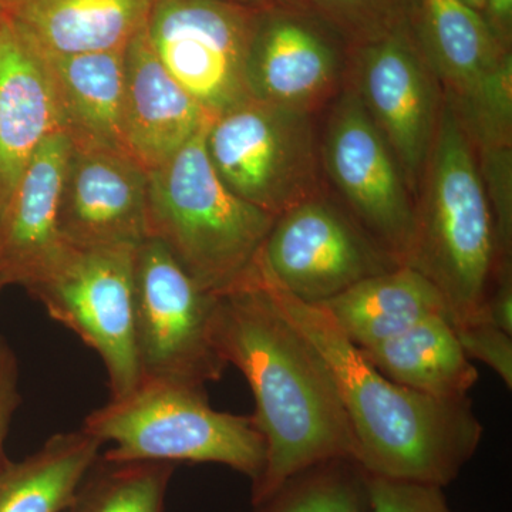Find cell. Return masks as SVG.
<instances>
[{
    "label": "cell",
    "mask_w": 512,
    "mask_h": 512,
    "mask_svg": "<svg viewBox=\"0 0 512 512\" xmlns=\"http://www.w3.org/2000/svg\"><path fill=\"white\" fill-rule=\"evenodd\" d=\"M214 340L254 394L251 417L266 447L264 471L252 484L254 507L306 468L335 458L356 461L328 366L255 276L218 295Z\"/></svg>",
    "instance_id": "obj_1"
},
{
    "label": "cell",
    "mask_w": 512,
    "mask_h": 512,
    "mask_svg": "<svg viewBox=\"0 0 512 512\" xmlns=\"http://www.w3.org/2000/svg\"><path fill=\"white\" fill-rule=\"evenodd\" d=\"M265 286L328 366L363 470L440 487L456 480L484 436L470 397L457 402L434 399L392 382L340 332L322 306Z\"/></svg>",
    "instance_id": "obj_2"
},
{
    "label": "cell",
    "mask_w": 512,
    "mask_h": 512,
    "mask_svg": "<svg viewBox=\"0 0 512 512\" xmlns=\"http://www.w3.org/2000/svg\"><path fill=\"white\" fill-rule=\"evenodd\" d=\"M403 265L436 285L454 328L483 320L495 275L511 266L503 264L498 252L476 150L444 96Z\"/></svg>",
    "instance_id": "obj_3"
},
{
    "label": "cell",
    "mask_w": 512,
    "mask_h": 512,
    "mask_svg": "<svg viewBox=\"0 0 512 512\" xmlns=\"http://www.w3.org/2000/svg\"><path fill=\"white\" fill-rule=\"evenodd\" d=\"M210 123L148 173L147 238L161 242L200 288L220 295L252 278L276 217L222 183L205 150Z\"/></svg>",
    "instance_id": "obj_4"
},
{
    "label": "cell",
    "mask_w": 512,
    "mask_h": 512,
    "mask_svg": "<svg viewBox=\"0 0 512 512\" xmlns=\"http://www.w3.org/2000/svg\"><path fill=\"white\" fill-rule=\"evenodd\" d=\"M82 429L111 444L101 458L114 463L222 464L252 484L264 471L265 440L252 417L218 412L205 390L181 384L141 380L93 410Z\"/></svg>",
    "instance_id": "obj_5"
},
{
    "label": "cell",
    "mask_w": 512,
    "mask_h": 512,
    "mask_svg": "<svg viewBox=\"0 0 512 512\" xmlns=\"http://www.w3.org/2000/svg\"><path fill=\"white\" fill-rule=\"evenodd\" d=\"M315 114L249 99L211 120L205 150L229 191L279 217L323 194Z\"/></svg>",
    "instance_id": "obj_6"
},
{
    "label": "cell",
    "mask_w": 512,
    "mask_h": 512,
    "mask_svg": "<svg viewBox=\"0 0 512 512\" xmlns=\"http://www.w3.org/2000/svg\"><path fill=\"white\" fill-rule=\"evenodd\" d=\"M136 249L66 244L26 288L50 318L100 356L111 397L130 393L141 379L134 343Z\"/></svg>",
    "instance_id": "obj_7"
},
{
    "label": "cell",
    "mask_w": 512,
    "mask_h": 512,
    "mask_svg": "<svg viewBox=\"0 0 512 512\" xmlns=\"http://www.w3.org/2000/svg\"><path fill=\"white\" fill-rule=\"evenodd\" d=\"M218 295L204 291L157 239L136 249L134 343L141 380L205 390L227 363L214 340Z\"/></svg>",
    "instance_id": "obj_8"
},
{
    "label": "cell",
    "mask_w": 512,
    "mask_h": 512,
    "mask_svg": "<svg viewBox=\"0 0 512 512\" xmlns=\"http://www.w3.org/2000/svg\"><path fill=\"white\" fill-rule=\"evenodd\" d=\"M399 265L345 208L320 194L276 217L254 276L301 302L322 305Z\"/></svg>",
    "instance_id": "obj_9"
},
{
    "label": "cell",
    "mask_w": 512,
    "mask_h": 512,
    "mask_svg": "<svg viewBox=\"0 0 512 512\" xmlns=\"http://www.w3.org/2000/svg\"><path fill=\"white\" fill-rule=\"evenodd\" d=\"M262 12L235 0H157L148 16L158 59L212 119L252 99L249 52Z\"/></svg>",
    "instance_id": "obj_10"
},
{
    "label": "cell",
    "mask_w": 512,
    "mask_h": 512,
    "mask_svg": "<svg viewBox=\"0 0 512 512\" xmlns=\"http://www.w3.org/2000/svg\"><path fill=\"white\" fill-rule=\"evenodd\" d=\"M320 154L343 208L403 265L413 241L416 201L392 150L348 83L333 100Z\"/></svg>",
    "instance_id": "obj_11"
},
{
    "label": "cell",
    "mask_w": 512,
    "mask_h": 512,
    "mask_svg": "<svg viewBox=\"0 0 512 512\" xmlns=\"http://www.w3.org/2000/svg\"><path fill=\"white\" fill-rule=\"evenodd\" d=\"M346 83L382 133L416 201L443 104L426 60L406 32L386 29L357 55Z\"/></svg>",
    "instance_id": "obj_12"
},
{
    "label": "cell",
    "mask_w": 512,
    "mask_h": 512,
    "mask_svg": "<svg viewBox=\"0 0 512 512\" xmlns=\"http://www.w3.org/2000/svg\"><path fill=\"white\" fill-rule=\"evenodd\" d=\"M148 171L119 148L72 143L57 228L72 247H138L147 239Z\"/></svg>",
    "instance_id": "obj_13"
},
{
    "label": "cell",
    "mask_w": 512,
    "mask_h": 512,
    "mask_svg": "<svg viewBox=\"0 0 512 512\" xmlns=\"http://www.w3.org/2000/svg\"><path fill=\"white\" fill-rule=\"evenodd\" d=\"M345 83L338 50L312 23L286 10L261 13L249 52L252 99L316 114Z\"/></svg>",
    "instance_id": "obj_14"
},
{
    "label": "cell",
    "mask_w": 512,
    "mask_h": 512,
    "mask_svg": "<svg viewBox=\"0 0 512 512\" xmlns=\"http://www.w3.org/2000/svg\"><path fill=\"white\" fill-rule=\"evenodd\" d=\"M64 130L42 53L5 15L0 20V222L47 137Z\"/></svg>",
    "instance_id": "obj_15"
},
{
    "label": "cell",
    "mask_w": 512,
    "mask_h": 512,
    "mask_svg": "<svg viewBox=\"0 0 512 512\" xmlns=\"http://www.w3.org/2000/svg\"><path fill=\"white\" fill-rule=\"evenodd\" d=\"M147 25V23H146ZM146 25L124 56V150L148 173L170 160L212 120L158 59Z\"/></svg>",
    "instance_id": "obj_16"
},
{
    "label": "cell",
    "mask_w": 512,
    "mask_h": 512,
    "mask_svg": "<svg viewBox=\"0 0 512 512\" xmlns=\"http://www.w3.org/2000/svg\"><path fill=\"white\" fill-rule=\"evenodd\" d=\"M72 140L64 130L43 141L0 222V268L10 285L28 288L62 252L57 228Z\"/></svg>",
    "instance_id": "obj_17"
},
{
    "label": "cell",
    "mask_w": 512,
    "mask_h": 512,
    "mask_svg": "<svg viewBox=\"0 0 512 512\" xmlns=\"http://www.w3.org/2000/svg\"><path fill=\"white\" fill-rule=\"evenodd\" d=\"M157 0H3L5 16L43 53L124 49Z\"/></svg>",
    "instance_id": "obj_18"
},
{
    "label": "cell",
    "mask_w": 512,
    "mask_h": 512,
    "mask_svg": "<svg viewBox=\"0 0 512 512\" xmlns=\"http://www.w3.org/2000/svg\"><path fill=\"white\" fill-rule=\"evenodd\" d=\"M127 47V46H126ZM109 52L42 53L52 77L63 128L73 144L124 150V56Z\"/></svg>",
    "instance_id": "obj_19"
},
{
    "label": "cell",
    "mask_w": 512,
    "mask_h": 512,
    "mask_svg": "<svg viewBox=\"0 0 512 512\" xmlns=\"http://www.w3.org/2000/svg\"><path fill=\"white\" fill-rule=\"evenodd\" d=\"M319 306L357 348L393 338L430 316L450 319L436 285L407 265L363 279Z\"/></svg>",
    "instance_id": "obj_20"
},
{
    "label": "cell",
    "mask_w": 512,
    "mask_h": 512,
    "mask_svg": "<svg viewBox=\"0 0 512 512\" xmlns=\"http://www.w3.org/2000/svg\"><path fill=\"white\" fill-rule=\"evenodd\" d=\"M421 56L450 103L466 99L510 53L463 0H419Z\"/></svg>",
    "instance_id": "obj_21"
},
{
    "label": "cell",
    "mask_w": 512,
    "mask_h": 512,
    "mask_svg": "<svg viewBox=\"0 0 512 512\" xmlns=\"http://www.w3.org/2000/svg\"><path fill=\"white\" fill-rule=\"evenodd\" d=\"M359 349L387 379L434 399H468L478 380L477 367L447 316H430L393 338Z\"/></svg>",
    "instance_id": "obj_22"
},
{
    "label": "cell",
    "mask_w": 512,
    "mask_h": 512,
    "mask_svg": "<svg viewBox=\"0 0 512 512\" xmlns=\"http://www.w3.org/2000/svg\"><path fill=\"white\" fill-rule=\"evenodd\" d=\"M103 443L83 429L50 437L20 461H0V512H63L100 458Z\"/></svg>",
    "instance_id": "obj_23"
},
{
    "label": "cell",
    "mask_w": 512,
    "mask_h": 512,
    "mask_svg": "<svg viewBox=\"0 0 512 512\" xmlns=\"http://www.w3.org/2000/svg\"><path fill=\"white\" fill-rule=\"evenodd\" d=\"M171 463L97 460L63 512H163Z\"/></svg>",
    "instance_id": "obj_24"
},
{
    "label": "cell",
    "mask_w": 512,
    "mask_h": 512,
    "mask_svg": "<svg viewBox=\"0 0 512 512\" xmlns=\"http://www.w3.org/2000/svg\"><path fill=\"white\" fill-rule=\"evenodd\" d=\"M255 512H369L367 473L352 458H335L301 471Z\"/></svg>",
    "instance_id": "obj_25"
},
{
    "label": "cell",
    "mask_w": 512,
    "mask_h": 512,
    "mask_svg": "<svg viewBox=\"0 0 512 512\" xmlns=\"http://www.w3.org/2000/svg\"><path fill=\"white\" fill-rule=\"evenodd\" d=\"M450 103V101H448ZM477 154L512 147L511 53L460 103H450Z\"/></svg>",
    "instance_id": "obj_26"
},
{
    "label": "cell",
    "mask_w": 512,
    "mask_h": 512,
    "mask_svg": "<svg viewBox=\"0 0 512 512\" xmlns=\"http://www.w3.org/2000/svg\"><path fill=\"white\" fill-rule=\"evenodd\" d=\"M369 512H456L440 485L367 473Z\"/></svg>",
    "instance_id": "obj_27"
},
{
    "label": "cell",
    "mask_w": 512,
    "mask_h": 512,
    "mask_svg": "<svg viewBox=\"0 0 512 512\" xmlns=\"http://www.w3.org/2000/svg\"><path fill=\"white\" fill-rule=\"evenodd\" d=\"M470 360L491 367L508 389L512 387V335L490 323L474 322L454 328Z\"/></svg>",
    "instance_id": "obj_28"
},
{
    "label": "cell",
    "mask_w": 512,
    "mask_h": 512,
    "mask_svg": "<svg viewBox=\"0 0 512 512\" xmlns=\"http://www.w3.org/2000/svg\"><path fill=\"white\" fill-rule=\"evenodd\" d=\"M20 403L18 357L8 339L0 335V461L6 457L3 447Z\"/></svg>",
    "instance_id": "obj_29"
},
{
    "label": "cell",
    "mask_w": 512,
    "mask_h": 512,
    "mask_svg": "<svg viewBox=\"0 0 512 512\" xmlns=\"http://www.w3.org/2000/svg\"><path fill=\"white\" fill-rule=\"evenodd\" d=\"M329 18L345 28H379L384 0H312ZM372 33V32H369Z\"/></svg>",
    "instance_id": "obj_30"
},
{
    "label": "cell",
    "mask_w": 512,
    "mask_h": 512,
    "mask_svg": "<svg viewBox=\"0 0 512 512\" xmlns=\"http://www.w3.org/2000/svg\"><path fill=\"white\" fill-rule=\"evenodd\" d=\"M483 322L512 335V274L511 266L500 269L485 301Z\"/></svg>",
    "instance_id": "obj_31"
},
{
    "label": "cell",
    "mask_w": 512,
    "mask_h": 512,
    "mask_svg": "<svg viewBox=\"0 0 512 512\" xmlns=\"http://www.w3.org/2000/svg\"><path fill=\"white\" fill-rule=\"evenodd\" d=\"M488 23L495 37L500 40L501 45L507 47L511 36L512 25V0H487L483 10Z\"/></svg>",
    "instance_id": "obj_32"
},
{
    "label": "cell",
    "mask_w": 512,
    "mask_h": 512,
    "mask_svg": "<svg viewBox=\"0 0 512 512\" xmlns=\"http://www.w3.org/2000/svg\"><path fill=\"white\" fill-rule=\"evenodd\" d=\"M235 2L258 10H264V12H272V10L291 12L293 6L298 5L299 0H235Z\"/></svg>",
    "instance_id": "obj_33"
},
{
    "label": "cell",
    "mask_w": 512,
    "mask_h": 512,
    "mask_svg": "<svg viewBox=\"0 0 512 512\" xmlns=\"http://www.w3.org/2000/svg\"><path fill=\"white\" fill-rule=\"evenodd\" d=\"M9 285L10 282L8 276H6L5 271H3L2 268H0V291H2L3 288H6V286Z\"/></svg>",
    "instance_id": "obj_34"
},
{
    "label": "cell",
    "mask_w": 512,
    "mask_h": 512,
    "mask_svg": "<svg viewBox=\"0 0 512 512\" xmlns=\"http://www.w3.org/2000/svg\"><path fill=\"white\" fill-rule=\"evenodd\" d=\"M3 15H5V10H3V0H0V20H2Z\"/></svg>",
    "instance_id": "obj_35"
}]
</instances>
